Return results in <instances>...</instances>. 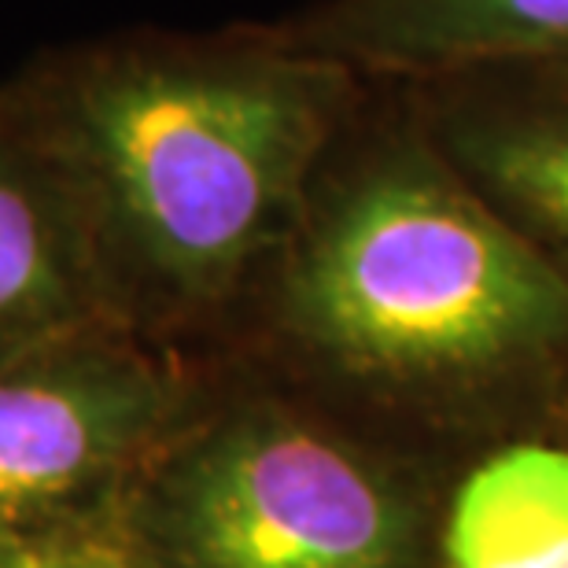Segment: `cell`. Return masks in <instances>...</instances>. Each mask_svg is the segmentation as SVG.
<instances>
[{
    "label": "cell",
    "instance_id": "cell-1",
    "mask_svg": "<svg viewBox=\"0 0 568 568\" xmlns=\"http://www.w3.org/2000/svg\"><path fill=\"white\" fill-rule=\"evenodd\" d=\"M4 85L82 211L111 317L181 355L225 344L366 93L270 19L100 33Z\"/></svg>",
    "mask_w": 568,
    "mask_h": 568
},
{
    "label": "cell",
    "instance_id": "cell-2",
    "mask_svg": "<svg viewBox=\"0 0 568 568\" xmlns=\"http://www.w3.org/2000/svg\"><path fill=\"white\" fill-rule=\"evenodd\" d=\"M219 351L322 399L491 403L568 373V277L443 159L399 82H366Z\"/></svg>",
    "mask_w": 568,
    "mask_h": 568
},
{
    "label": "cell",
    "instance_id": "cell-3",
    "mask_svg": "<svg viewBox=\"0 0 568 568\" xmlns=\"http://www.w3.org/2000/svg\"><path fill=\"white\" fill-rule=\"evenodd\" d=\"M192 414L130 487L141 568H432L428 509L317 392L203 355Z\"/></svg>",
    "mask_w": 568,
    "mask_h": 568
},
{
    "label": "cell",
    "instance_id": "cell-4",
    "mask_svg": "<svg viewBox=\"0 0 568 568\" xmlns=\"http://www.w3.org/2000/svg\"><path fill=\"white\" fill-rule=\"evenodd\" d=\"M207 358L100 322L0 362V539L119 520Z\"/></svg>",
    "mask_w": 568,
    "mask_h": 568
},
{
    "label": "cell",
    "instance_id": "cell-5",
    "mask_svg": "<svg viewBox=\"0 0 568 568\" xmlns=\"http://www.w3.org/2000/svg\"><path fill=\"white\" fill-rule=\"evenodd\" d=\"M399 85L443 159L568 277V71L498 63Z\"/></svg>",
    "mask_w": 568,
    "mask_h": 568
},
{
    "label": "cell",
    "instance_id": "cell-6",
    "mask_svg": "<svg viewBox=\"0 0 568 568\" xmlns=\"http://www.w3.org/2000/svg\"><path fill=\"white\" fill-rule=\"evenodd\" d=\"M270 22L366 82L498 63L568 71V0H311Z\"/></svg>",
    "mask_w": 568,
    "mask_h": 568
},
{
    "label": "cell",
    "instance_id": "cell-7",
    "mask_svg": "<svg viewBox=\"0 0 568 568\" xmlns=\"http://www.w3.org/2000/svg\"><path fill=\"white\" fill-rule=\"evenodd\" d=\"M100 322L115 317L82 211L0 82V362Z\"/></svg>",
    "mask_w": 568,
    "mask_h": 568
},
{
    "label": "cell",
    "instance_id": "cell-8",
    "mask_svg": "<svg viewBox=\"0 0 568 568\" xmlns=\"http://www.w3.org/2000/svg\"><path fill=\"white\" fill-rule=\"evenodd\" d=\"M432 568H568V439L487 450L432 525Z\"/></svg>",
    "mask_w": 568,
    "mask_h": 568
},
{
    "label": "cell",
    "instance_id": "cell-9",
    "mask_svg": "<svg viewBox=\"0 0 568 568\" xmlns=\"http://www.w3.org/2000/svg\"><path fill=\"white\" fill-rule=\"evenodd\" d=\"M0 568H141L119 525H85L44 536L0 539Z\"/></svg>",
    "mask_w": 568,
    "mask_h": 568
}]
</instances>
